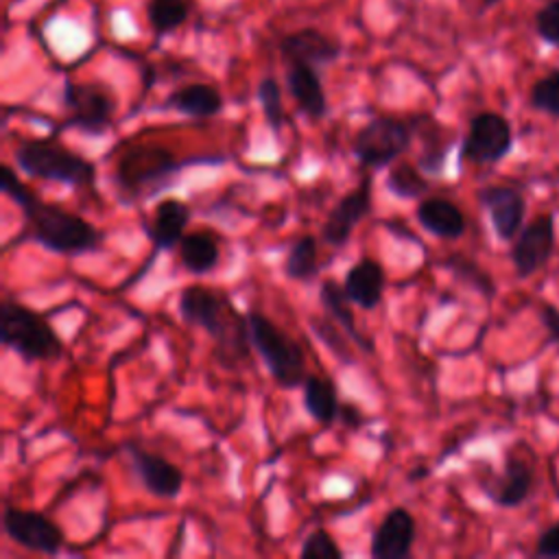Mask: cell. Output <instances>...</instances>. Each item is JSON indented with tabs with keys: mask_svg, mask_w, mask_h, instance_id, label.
<instances>
[{
	"mask_svg": "<svg viewBox=\"0 0 559 559\" xmlns=\"http://www.w3.org/2000/svg\"><path fill=\"white\" fill-rule=\"evenodd\" d=\"M127 454L133 463V469L144 485L157 498H175L183 487V472L164 459L162 454L148 452L135 443H127Z\"/></svg>",
	"mask_w": 559,
	"mask_h": 559,
	"instance_id": "15",
	"label": "cell"
},
{
	"mask_svg": "<svg viewBox=\"0 0 559 559\" xmlns=\"http://www.w3.org/2000/svg\"><path fill=\"white\" fill-rule=\"evenodd\" d=\"M338 417H345L343 421L345 424H349V426H358L360 421H362V415H360V411L356 408V406H341V413H338Z\"/></svg>",
	"mask_w": 559,
	"mask_h": 559,
	"instance_id": "37",
	"label": "cell"
},
{
	"mask_svg": "<svg viewBox=\"0 0 559 559\" xmlns=\"http://www.w3.org/2000/svg\"><path fill=\"white\" fill-rule=\"evenodd\" d=\"M411 142L413 124L393 116H378L356 131L352 153L362 166L378 170L391 166L400 155H404Z\"/></svg>",
	"mask_w": 559,
	"mask_h": 559,
	"instance_id": "6",
	"label": "cell"
},
{
	"mask_svg": "<svg viewBox=\"0 0 559 559\" xmlns=\"http://www.w3.org/2000/svg\"><path fill=\"white\" fill-rule=\"evenodd\" d=\"M146 17L157 39L170 35L188 20L186 0H146Z\"/></svg>",
	"mask_w": 559,
	"mask_h": 559,
	"instance_id": "27",
	"label": "cell"
},
{
	"mask_svg": "<svg viewBox=\"0 0 559 559\" xmlns=\"http://www.w3.org/2000/svg\"><path fill=\"white\" fill-rule=\"evenodd\" d=\"M555 251V216L539 214L524 225L511 247V262L518 280H526L544 269Z\"/></svg>",
	"mask_w": 559,
	"mask_h": 559,
	"instance_id": "10",
	"label": "cell"
},
{
	"mask_svg": "<svg viewBox=\"0 0 559 559\" xmlns=\"http://www.w3.org/2000/svg\"><path fill=\"white\" fill-rule=\"evenodd\" d=\"M0 341L28 362L52 360L63 352V343L48 319L13 299L0 304Z\"/></svg>",
	"mask_w": 559,
	"mask_h": 559,
	"instance_id": "3",
	"label": "cell"
},
{
	"mask_svg": "<svg viewBox=\"0 0 559 559\" xmlns=\"http://www.w3.org/2000/svg\"><path fill=\"white\" fill-rule=\"evenodd\" d=\"M343 288L352 304L365 310H373L382 301L384 293V271L380 262L373 258L356 260V264L345 273Z\"/></svg>",
	"mask_w": 559,
	"mask_h": 559,
	"instance_id": "20",
	"label": "cell"
},
{
	"mask_svg": "<svg viewBox=\"0 0 559 559\" xmlns=\"http://www.w3.org/2000/svg\"><path fill=\"white\" fill-rule=\"evenodd\" d=\"M0 190L22 210L28 236L37 245L63 255L100 249L103 234L92 223L74 212L41 201L7 164L0 170Z\"/></svg>",
	"mask_w": 559,
	"mask_h": 559,
	"instance_id": "1",
	"label": "cell"
},
{
	"mask_svg": "<svg viewBox=\"0 0 559 559\" xmlns=\"http://www.w3.org/2000/svg\"><path fill=\"white\" fill-rule=\"evenodd\" d=\"M15 164L31 177L59 181L72 188H87L96 179V168L90 159L55 140H24L15 148Z\"/></svg>",
	"mask_w": 559,
	"mask_h": 559,
	"instance_id": "4",
	"label": "cell"
},
{
	"mask_svg": "<svg viewBox=\"0 0 559 559\" xmlns=\"http://www.w3.org/2000/svg\"><path fill=\"white\" fill-rule=\"evenodd\" d=\"M277 48L286 63L301 61V63H310L317 68L334 63L343 52V46L336 37H332L314 26L297 28V31L284 35L280 39Z\"/></svg>",
	"mask_w": 559,
	"mask_h": 559,
	"instance_id": "14",
	"label": "cell"
},
{
	"mask_svg": "<svg viewBox=\"0 0 559 559\" xmlns=\"http://www.w3.org/2000/svg\"><path fill=\"white\" fill-rule=\"evenodd\" d=\"M371 203H373V177L367 175L362 177V181L347 192L328 214L321 236L330 247H343L354 227L371 212Z\"/></svg>",
	"mask_w": 559,
	"mask_h": 559,
	"instance_id": "11",
	"label": "cell"
},
{
	"mask_svg": "<svg viewBox=\"0 0 559 559\" xmlns=\"http://www.w3.org/2000/svg\"><path fill=\"white\" fill-rule=\"evenodd\" d=\"M478 201L487 210L496 236L504 242L513 240L524 227L526 201L511 186H485L478 190Z\"/></svg>",
	"mask_w": 559,
	"mask_h": 559,
	"instance_id": "13",
	"label": "cell"
},
{
	"mask_svg": "<svg viewBox=\"0 0 559 559\" xmlns=\"http://www.w3.org/2000/svg\"><path fill=\"white\" fill-rule=\"evenodd\" d=\"M181 164L162 148H135L127 153L116 170V179L127 192H138L146 186L157 183L164 177H170Z\"/></svg>",
	"mask_w": 559,
	"mask_h": 559,
	"instance_id": "12",
	"label": "cell"
},
{
	"mask_svg": "<svg viewBox=\"0 0 559 559\" xmlns=\"http://www.w3.org/2000/svg\"><path fill=\"white\" fill-rule=\"evenodd\" d=\"M531 487H533V472L528 463L518 456H509L504 461L502 474L496 476L493 483L485 487V491L493 504L502 509H515L528 498Z\"/></svg>",
	"mask_w": 559,
	"mask_h": 559,
	"instance_id": "19",
	"label": "cell"
},
{
	"mask_svg": "<svg viewBox=\"0 0 559 559\" xmlns=\"http://www.w3.org/2000/svg\"><path fill=\"white\" fill-rule=\"evenodd\" d=\"M539 319L548 332V338L550 341H559V308L552 306V304H544L542 306V312H539Z\"/></svg>",
	"mask_w": 559,
	"mask_h": 559,
	"instance_id": "36",
	"label": "cell"
},
{
	"mask_svg": "<svg viewBox=\"0 0 559 559\" xmlns=\"http://www.w3.org/2000/svg\"><path fill=\"white\" fill-rule=\"evenodd\" d=\"M332 317H330V321H325V319H319V317H314V319H310V325H312V330H314V334L321 338V343L338 358V360H343V362H352V356H349V349H347V345H345V341H343V336H338V332H336V328L332 325Z\"/></svg>",
	"mask_w": 559,
	"mask_h": 559,
	"instance_id": "33",
	"label": "cell"
},
{
	"mask_svg": "<svg viewBox=\"0 0 559 559\" xmlns=\"http://www.w3.org/2000/svg\"><path fill=\"white\" fill-rule=\"evenodd\" d=\"M286 87L295 98L299 111L310 120H321L328 114V96L321 83L317 66L288 61L286 63Z\"/></svg>",
	"mask_w": 559,
	"mask_h": 559,
	"instance_id": "17",
	"label": "cell"
},
{
	"mask_svg": "<svg viewBox=\"0 0 559 559\" xmlns=\"http://www.w3.org/2000/svg\"><path fill=\"white\" fill-rule=\"evenodd\" d=\"M301 386H304V406L314 421L332 424L338 419L341 402L332 380L323 376H306Z\"/></svg>",
	"mask_w": 559,
	"mask_h": 559,
	"instance_id": "25",
	"label": "cell"
},
{
	"mask_svg": "<svg viewBox=\"0 0 559 559\" xmlns=\"http://www.w3.org/2000/svg\"><path fill=\"white\" fill-rule=\"evenodd\" d=\"M258 100H260L266 124L275 133H280V129L284 124V105H282V87H280L277 79L264 76L258 83Z\"/></svg>",
	"mask_w": 559,
	"mask_h": 559,
	"instance_id": "30",
	"label": "cell"
},
{
	"mask_svg": "<svg viewBox=\"0 0 559 559\" xmlns=\"http://www.w3.org/2000/svg\"><path fill=\"white\" fill-rule=\"evenodd\" d=\"M415 518L404 507H393L371 535L369 555L373 559H406L415 542Z\"/></svg>",
	"mask_w": 559,
	"mask_h": 559,
	"instance_id": "16",
	"label": "cell"
},
{
	"mask_svg": "<svg viewBox=\"0 0 559 559\" xmlns=\"http://www.w3.org/2000/svg\"><path fill=\"white\" fill-rule=\"evenodd\" d=\"M386 188L395 197L415 199L428 190L426 177L411 164H397L386 175Z\"/></svg>",
	"mask_w": 559,
	"mask_h": 559,
	"instance_id": "29",
	"label": "cell"
},
{
	"mask_svg": "<svg viewBox=\"0 0 559 559\" xmlns=\"http://www.w3.org/2000/svg\"><path fill=\"white\" fill-rule=\"evenodd\" d=\"M513 148V131L504 116L480 111L469 120L461 157L474 164H496Z\"/></svg>",
	"mask_w": 559,
	"mask_h": 559,
	"instance_id": "8",
	"label": "cell"
},
{
	"mask_svg": "<svg viewBox=\"0 0 559 559\" xmlns=\"http://www.w3.org/2000/svg\"><path fill=\"white\" fill-rule=\"evenodd\" d=\"M443 266L450 269L456 280H461V282L469 284L474 290H478L483 297H487V299L493 297V293H496L493 280H491L489 273H485L474 260L454 253V255H448V258L443 260Z\"/></svg>",
	"mask_w": 559,
	"mask_h": 559,
	"instance_id": "28",
	"label": "cell"
},
{
	"mask_svg": "<svg viewBox=\"0 0 559 559\" xmlns=\"http://www.w3.org/2000/svg\"><path fill=\"white\" fill-rule=\"evenodd\" d=\"M319 299L321 306L325 308V314L334 319V323H338L343 328V332L362 349V352H371V343L358 332L356 328V319L354 312L349 308V297L345 295L343 284H336L334 280H325L319 288Z\"/></svg>",
	"mask_w": 559,
	"mask_h": 559,
	"instance_id": "23",
	"label": "cell"
},
{
	"mask_svg": "<svg viewBox=\"0 0 559 559\" xmlns=\"http://www.w3.org/2000/svg\"><path fill=\"white\" fill-rule=\"evenodd\" d=\"M63 107L68 111L66 127L87 135H103L114 118L116 100L111 92L98 83H63Z\"/></svg>",
	"mask_w": 559,
	"mask_h": 559,
	"instance_id": "7",
	"label": "cell"
},
{
	"mask_svg": "<svg viewBox=\"0 0 559 559\" xmlns=\"http://www.w3.org/2000/svg\"><path fill=\"white\" fill-rule=\"evenodd\" d=\"M319 271V247L314 236H301L297 238L284 260V273L286 277L295 282H308Z\"/></svg>",
	"mask_w": 559,
	"mask_h": 559,
	"instance_id": "26",
	"label": "cell"
},
{
	"mask_svg": "<svg viewBox=\"0 0 559 559\" xmlns=\"http://www.w3.org/2000/svg\"><path fill=\"white\" fill-rule=\"evenodd\" d=\"M2 528L11 542L33 552L57 555L63 546V531L39 511L4 507Z\"/></svg>",
	"mask_w": 559,
	"mask_h": 559,
	"instance_id": "9",
	"label": "cell"
},
{
	"mask_svg": "<svg viewBox=\"0 0 559 559\" xmlns=\"http://www.w3.org/2000/svg\"><path fill=\"white\" fill-rule=\"evenodd\" d=\"M535 31L544 41L559 48V0H550L537 11Z\"/></svg>",
	"mask_w": 559,
	"mask_h": 559,
	"instance_id": "34",
	"label": "cell"
},
{
	"mask_svg": "<svg viewBox=\"0 0 559 559\" xmlns=\"http://www.w3.org/2000/svg\"><path fill=\"white\" fill-rule=\"evenodd\" d=\"M531 105L548 116H559V70L546 74L531 87Z\"/></svg>",
	"mask_w": 559,
	"mask_h": 559,
	"instance_id": "31",
	"label": "cell"
},
{
	"mask_svg": "<svg viewBox=\"0 0 559 559\" xmlns=\"http://www.w3.org/2000/svg\"><path fill=\"white\" fill-rule=\"evenodd\" d=\"M251 345L264 360L269 373L282 389H295L306 380V358L301 347L269 317L258 310L247 312Z\"/></svg>",
	"mask_w": 559,
	"mask_h": 559,
	"instance_id": "5",
	"label": "cell"
},
{
	"mask_svg": "<svg viewBox=\"0 0 559 559\" xmlns=\"http://www.w3.org/2000/svg\"><path fill=\"white\" fill-rule=\"evenodd\" d=\"M301 559H341L343 550L325 528H314L299 548Z\"/></svg>",
	"mask_w": 559,
	"mask_h": 559,
	"instance_id": "32",
	"label": "cell"
},
{
	"mask_svg": "<svg viewBox=\"0 0 559 559\" xmlns=\"http://www.w3.org/2000/svg\"><path fill=\"white\" fill-rule=\"evenodd\" d=\"M500 0H480V4H483V9H489V7H493V4H498Z\"/></svg>",
	"mask_w": 559,
	"mask_h": 559,
	"instance_id": "38",
	"label": "cell"
},
{
	"mask_svg": "<svg viewBox=\"0 0 559 559\" xmlns=\"http://www.w3.org/2000/svg\"><path fill=\"white\" fill-rule=\"evenodd\" d=\"M192 210L188 207V203L168 197L162 199L153 212V221L146 227V234L151 238V242L155 245V249H173L179 245V240L186 234V227L190 223Z\"/></svg>",
	"mask_w": 559,
	"mask_h": 559,
	"instance_id": "18",
	"label": "cell"
},
{
	"mask_svg": "<svg viewBox=\"0 0 559 559\" xmlns=\"http://www.w3.org/2000/svg\"><path fill=\"white\" fill-rule=\"evenodd\" d=\"M415 216L428 234L445 238V240H454V238L463 236L465 225H467L459 205H454L452 201L441 199V197H430V199L419 201Z\"/></svg>",
	"mask_w": 559,
	"mask_h": 559,
	"instance_id": "21",
	"label": "cell"
},
{
	"mask_svg": "<svg viewBox=\"0 0 559 559\" xmlns=\"http://www.w3.org/2000/svg\"><path fill=\"white\" fill-rule=\"evenodd\" d=\"M179 314L186 323L205 330L225 354V362L249 356V321L240 314L231 299L214 288L190 284L179 293Z\"/></svg>",
	"mask_w": 559,
	"mask_h": 559,
	"instance_id": "2",
	"label": "cell"
},
{
	"mask_svg": "<svg viewBox=\"0 0 559 559\" xmlns=\"http://www.w3.org/2000/svg\"><path fill=\"white\" fill-rule=\"evenodd\" d=\"M535 555L544 559H559V524H552L546 531H542V535L537 537Z\"/></svg>",
	"mask_w": 559,
	"mask_h": 559,
	"instance_id": "35",
	"label": "cell"
},
{
	"mask_svg": "<svg viewBox=\"0 0 559 559\" xmlns=\"http://www.w3.org/2000/svg\"><path fill=\"white\" fill-rule=\"evenodd\" d=\"M166 109H175L188 118H212L223 109V96L214 85L190 83L170 92L164 100Z\"/></svg>",
	"mask_w": 559,
	"mask_h": 559,
	"instance_id": "22",
	"label": "cell"
},
{
	"mask_svg": "<svg viewBox=\"0 0 559 559\" xmlns=\"http://www.w3.org/2000/svg\"><path fill=\"white\" fill-rule=\"evenodd\" d=\"M179 258L183 262V266L194 273V275H205L212 269H216L218 260H221V247L218 240L210 234V231H192V234H183V238L179 240Z\"/></svg>",
	"mask_w": 559,
	"mask_h": 559,
	"instance_id": "24",
	"label": "cell"
}]
</instances>
